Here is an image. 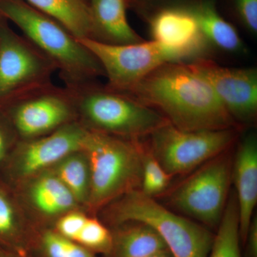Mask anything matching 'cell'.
Returning a JSON list of instances; mask_svg holds the SVG:
<instances>
[{"label":"cell","mask_w":257,"mask_h":257,"mask_svg":"<svg viewBox=\"0 0 257 257\" xmlns=\"http://www.w3.org/2000/svg\"><path fill=\"white\" fill-rule=\"evenodd\" d=\"M248 242L247 252L248 257L257 256V221L256 216L252 217L246 236V241Z\"/></svg>","instance_id":"29"},{"label":"cell","mask_w":257,"mask_h":257,"mask_svg":"<svg viewBox=\"0 0 257 257\" xmlns=\"http://www.w3.org/2000/svg\"><path fill=\"white\" fill-rule=\"evenodd\" d=\"M55 64L32 45L0 21V100H16L51 85Z\"/></svg>","instance_id":"8"},{"label":"cell","mask_w":257,"mask_h":257,"mask_svg":"<svg viewBox=\"0 0 257 257\" xmlns=\"http://www.w3.org/2000/svg\"><path fill=\"white\" fill-rule=\"evenodd\" d=\"M74 241L96 254L102 253L106 256L112 244V233L99 218L89 214Z\"/></svg>","instance_id":"24"},{"label":"cell","mask_w":257,"mask_h":257,"mask_svg":"<svg viewBox=\"0 0 257 257\" xmlns=\"http://www.w3.org/2000/svg\"><path fill=\"white\" fill-rule=\"evenodd\" d=\"M95 30L93 40L123 45L139 43L143 38L130 26L126 16L128 0H87Z\"/></svg>","instance_id":"17"},{"label":"cell","mask_w":257,"mask_h":257,"mask_svg":"<svg viewBox=\"0 0 257 257\" xmlns=\"http://www.w3.org/2000/svg\"><path fill=\"white\" fill-rule=\"evenodd\" d=\"M233 172L240 238L245 242L257 202V140L254 134L246 135L239 144Z\"/></svg>","instance_id":"15"},{"label":"cell","mask_w":257,"mask_h":257,"mask_svg":"<svg viewBox=\"0 0 257 257\" xmlns=\"http://www.w3.org/2000/svg\"><path fill=\"white\" fill-rule=\"evenodd\" d=\"M231 163L226 155L215 157L176 189L171 204L205 224L220 222L229 190Z\"/></svg>","instance_id":"10"},{"label":"cell","mask_w":257,"mask_h":257,"mask_svg":"<svg viewBox=\"0 0 257 257\" xmlns=\"http://www.w3.org/2000/svg\"><path fill=\"white\" fill-rule=\"evenodd\" d=\"M187 63L209 82L235 122H254L257 115L256 69L221 67L205 58Z\"/></svg>","instance_id":"12"},{"label":"cell","mask_w":257,"mask_h":257,"mask_svg":"<svg viewBox=\"0 0 257 257\" xmlns=\"http://www.w3.org/2000/svg\"><path fill=\"white\" fill-rule=\"evenodd\" d=\"M219 223L209 257H241L239 209L234 194L230 196Z\"/></svg>","instance_id":"23"},{"label":"cell","mask_w":257,"mask_h":257,"mask_svg":"<svg viewBox=\"0 0 257 257\" xmlns=\"http://www.w3.org/2000/svg\"><path fill=\"white\" fill-rule=\"evenodd\" d=\"M236 11L243 25L251 33H257V0H235Z\"/></svg>","instance_id":"28"},{"label":"cell","mask_w":257,"mask_h":257,"mask_svg":"<svg viewBox=\"0 0 257 257\" xmlns=\"http://www.w3.org/2000/svg\"><path fill=\"white\" fill-rule=\"evenodd\" d=\"M79 42L97 59L108 79L106 87L125 92L147 74L170 62H189L204 58L197 50L166 46L154 41L114 45L82 39Z\"/></svg>","instance_id":"6"},{"label":"cell","mask_w":257,"mask_h":257,"mask_svg":"<svg viewBox=\"0 0 257 257\" xmlns=\"http://www.w3.org/2000/svg\"><path fill=\"white\" fill-rule=\"evenodd\" d=\"M121 93L153 108L180 130H222L236 124L209 82L187 62L163 64Z\"/></svg>","instance_id":"1"},{"label":"cell","mask_w":257,"mask_h":257,"mask_svg":"<svg viewBox=\"0 0 257 257\" xmlns=\"http://www.w3.org/2000/svg\"><path fill=\"white\" fill-rule=\"evenodd\" d=\"M0 257H28L0 246Z\"/></svg>","instance_id":"30"},{"label":"cell","mask_w":257,"mask_h":257,"mask_svg":"<svg viewBox=\"0 0 257 257\" xmlns=\"http://www.w3.org/2000/svg\"><path fill=\"white\" fill-rule=\"evenodd\" d=\"M37 229L15 189L0 174V246L26 256Z\"/></svg>","instance_id":"16"},{"label":"cell","mask_w":257,"mask_h":257,"mask_svg":"<svg viewBox=\"0 0 257 257\" xmlns=\"http://www.w3.org/2000/svg\"><path fill=\"white\" fill-rule=\"evenodd\" d=\"M4 119V118H0V167L8 159L19 140L10 119L8 117L7 121Z\"/></svg>","instance_id":"27"},{"label":"cell","mask_w":257,"mask_h":257,"mask_svg":"<svg viewBox=\"0 0 257 257\" xmlns=\"http://www.w3.org/2000/svg\"><path fill=\"white\" fill-rule=\"evenodd\" d=\"M0 16L18 26L24 37L53 62L67 87L93 82L104 74L99 61L79 40L25 0H0Z\"/></svg>","instance_id":"2"},{"label":"cell","mask_w":257,"mask_h":257,"mask_svg":"<svg viewBox=\"0 0 257 257\" xmlns=\"http://www.w3.org/2000/svg\"><path fill=\"white\" fill-rule=\"evenodd\" d=\"M8 117L19 140L45 136L77 121L69 89L52 84L13 101Z\"/></svg>","instance_id":"11"},{"label":"cell","mask_w":257,"mask_h":257,"mask_svg":"<svg viewBox=\"0 0 257 257\" xmlns=\"http://www.w3.org/2000/svg\"><path fill=\"white\" fill-rule=\"evenodd\" d=\"M146 138L147 148L164 170L174 177L220 155L234 141L235 133L232 128L189 131L168 123Z\"/></svg>","instance_id":"7"},{"label":"cell","mask_w":257,"mask_h":257,"mask_svg":"<svg viewBox=\"0 0 257 257\" xmlns=\"http://www.w3.org/2000/svg\"><path fill=\"white\" fill-rule=\"evenodd\" d=\"M70 191L86 211L90 194L91 173L89 160L82 150L69 154L50 169Z\"/></svg>","instance_id":"21"},{"label":"cell","mask_w":257,"mask_h":257,"mask_svg":"<svg viewBox=\"0 0 257 257\" xmlns=\"http://www.w3.org/2000/svg\"><path fill=\"white\" fill-rule=\"evenodd\" d=\"M62 25L77 40L95 39L94 22L87 0H25Z\"/></svg>","instance_id":"19"},{"label":"cell","mask_w":257,"mask_h":257,"mask_svg":"<svg viewBox=\"0 0 257 257\" xmlns=\"http://www.w3.org/2000/svg\"><path fill=\"white\" fill-rule=\"evenodd\" d=\"M110 229L112 244L104 257H146L168 250L162 238L148 225L126 222Z\"/></svg>","instance_id":"18"},{"label":"cell","mask_w":257,"mask_h":257,"mask_svg":"<svg viewBox=\"0 0 257 257\" xmlns=\"http://www.w3.org/2000/svg\"><path fill=\"white\" fill-rule=\"evenodd\" d=\"M189 9L197 20L201 33L208 44L225 52H237L243 50L239 33L219 14L213 2L204 1Z\"/></svg>","instance_id":"20"},{"label":"cell","mask_w":257,"mask_h":257,"mask_svg":"<svg viewBox=\"0 0 257 257\" xmlns=\"http://www.w3.org/2000/svg\"><path fill=\"white\" fill-rule=\"evenodd\" d=\"M87 131L78 121H74L45 136L19 140L0 167V174L15 187L50 170L69 154L82 150Z\"/></svg>","instance_id":"9"},{"label":"cell","mask_w":257,"mask_h":257,"mask_svg":"<svg viewBox=\"0 0 257 257\" xmlns=\"http://www.w3.org/2000/svg\"><path fill=\"white\" fill-rule=\"evenodd\" d=\"M89 214L84 209L69 211L59 218L52 228L58 234L74 241Z\"/></svg>","instance_id":"26"},{"label":"cell","mask_w":257,"mask_h":257,"mask_svg":"<svg viewBox=\"0 0 257 257\" xmlns=\"http://www.w3.org/2000/svg\"><path fill=\"white\" fill-rule=\"evenodd\" d=\"M22 206L37 228H52L69 211L83 209L57 175L50 170L13 187Z\"/></svg>","instance_id":"13"},{"label":"cell","mask_w":257,"mask_h":257,"mask_svg":"<svg viewBox=\"0 0 257 257\" xmlns=\"http://www.w3.org/2000/svg\"><path fill=\"white\" fill-rule=\"evenodd\" d=\"M102 221L109 228L139 222L155 229L172 257H207L213 239L200 225L177 215L140 189L132 191L103 208Z\"/></svg>","instance_id":"5"},{"label":"cell","mask_w":257,"mask_h":257,"mask_svg":"<svg viewBox=\"0 0 257 257\" xmlns=\"http://www.w3.org/2000/svg\"><path fill=\"white\" fill-rule=\"evenodd\" d=\"M89 160L90 194L86 211L96 216L126 193L140 189L143 143L88 130L82 147Z\"/></svg>","instance_id":"3"},{"label":"cell","mask_w":257,"mask_h":257,"mask_svg":"<svg viewBox=\"0 0 257 257\" xmlns=\"http://www.w3.org/2000/svg\"><path fill=\"white\" fill-rule=\"evenodd\" d=\"M28 257H98L79 243L55 231L52 228H37Z\"/></svg>","instance_id":"22"},{"label":"cell","mask_w":257,"mask_h":257,"mask_svg":"<svg viewBox=\"0 0 257 257\" xmlns=\"http://www.w3.org/2000/svg\"><path fill=\"white\" fill-rule=\"evenodd\" d=\"M66 88L73 99L77 121L90 131L140 140L170 123L159 111L133 96L99 87L94 81Z\"/></svg>","instance_id":"4"},{"label":"cell","mask_w":257,"mask_h":257,"mask_svg":"<svg viewBox=\"0 0 257 257\" xmlns=\"http://www.w3.org/2000/svg\"><path fill=\"white\" fill-rule=\"evenodd\" d=\"M146 257H172V256L170 251H169V250H165V251L153 253V254L150 255V256Z\"/></svg>","instance_id":"31"},{"label":"cell","mask_w":257,"mask_h":257,"mask_svg":"<svg viewBox=\"0 0 257 257\" xmlns=\"http://www.w3.org/2000/svg\"><path fill=\"white\" fill-rule=\"evenodd\" d=\"M154 41L166 46L197 50L205 54L208 42L204 38L192 12L184 8L159 11L150 22Z\"/></svg>","instance_id":"14"},{"label":"cell","mask_w":257,"mask_h":257,"mask_svg":"<svg viewBox=\"0 0 257 257\" xmlns=\"http://www.w3.org/2000/svg\"><path fill=\"white\" fill-rule=\"evenodd\" d=\"M142 143L143 175L140 190L145 195L154 197L165 192L170 185L173 176L164 170L145 144Z\"/></svg>","instance_id":"25"}]
</instances>
